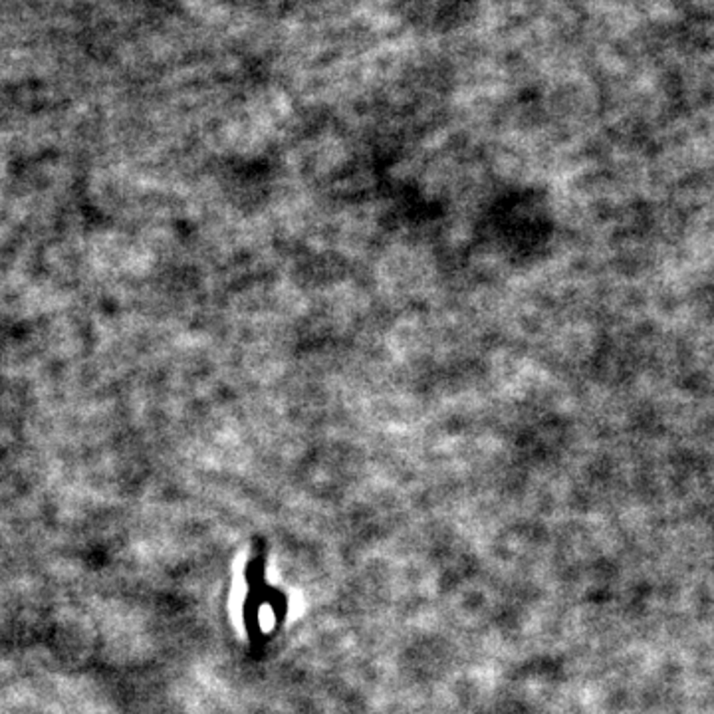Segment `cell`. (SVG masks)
Listing matches in <instances>:
<instances>
[]
</instances>
